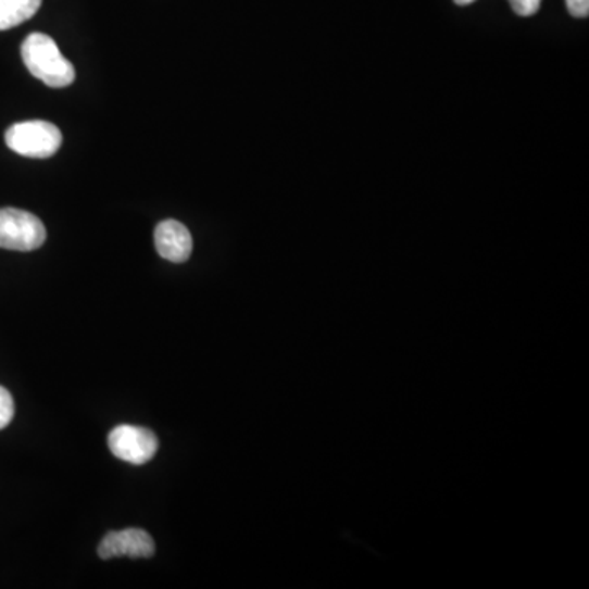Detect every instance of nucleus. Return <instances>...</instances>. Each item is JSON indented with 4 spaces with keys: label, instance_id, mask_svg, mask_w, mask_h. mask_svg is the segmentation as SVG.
Wrapping results in <instances>:
<instances>
[{
    "label": "nucleus",
    "instance_id": "obj_2",
    "mask_svg": "<svg viewBox=\"0 0 589 589\" xmlns=\"http://www.w3.org/2000/svg\"><path fill=\"white\" fill-rule=\"evenodd\" d=\"M5 142L21 156L48 160L60 150L63 135L53 123L32 120L12 125L5 133Z\"/></svg>",
    "mask_w": 589,
    "mask_h": 589
},
{
    "label": "nucleus",
    "instance_id": "obj_3",
    "mask_svg": "<svg viewBox=\"0 0 589 589\" xmlns=\"http://www.w3.org/2000/svg\"><path fill=\"white\" fill-rule=\"evenodd\" d=\"M47 241V228L34 213L17 209L0 210V248L30 252Z\"/></svg>",
    "mask_w": 589,
    "mask_h": 589
},
{
    "label": "nucleus",
    "instance_id": "obj_9",
    "mask_svg": "<svg viewBox=\"0 0 589 589\" xmlns=\"http://www.w3.org/2000/svg\"><path fill=\"white\" fill-rule=\"evenodd\" d=\"M510 4L519 17H532L539 12L542 0H510Z\"/></svg>",
    "mask_w": 589,
    "mask_h": 589
},
{
    "label": "nucleus",
    "instance_id": "obj_7",
    "mask_svg": "<svg viewBox=\"0 0 589 589\" xmlns=\"http://www.w3.org/2000/svg\"><path fill=\"white\" fill-rule=\"evenodd\" d=\"M40 8L41 0H0V32L30 21Z\"/></svg>",
    "mask_w": 589,
    "mask_h": 589
},
{
    "label": "nucleus",
    "instance_id": "obj_5",
    "mask_svg": "<svg viewBox=\"0 0 589 589\" xmlns=\"http://www.w3.org/2000/svg\"><path fill=\"white\" fill-rule=\"evenodd\" d=\"M156 552L153 537L142 529H125L120 532H109L99 546V556L102 560L129 556V559H151Z\"/></svg>",
    "mask_w": 589,
    "mask_h": 589
},
{
    "label": "nucleus",
    "instance_id": "obj_6",
    "mask_svg": "<svg viewBox=\"0 0 589 589\" xmlns=\"http://www.w3.org/2000/svg\"><path fill=\"white\" fill-rule=\"evenodd\" d=\"M154 242H156L158 254L176 264L189 261L192 254V235L187 226L176 220H166L158 225Z\"/></svg>",
    "mask_w": 589,
    "mask_h": 589
},
{
    "label": "nucleus",
    "instance_id": "obj_8",
    "mask_svg": "<svg viewBox=\"0 0 589 589\" xmlns=\"http://www.w3.org/2000/svg\"><path fill=\"white\" fill-rule=\"evenodd\" d=\"M15 404L11 391L0 387V429H5L14 419Z\"/></svg>",
    "mask_w": 589,
    "mask_h": 589
},
{
    "label": "nucleus",
    "instance_id": "obj_11",
    "mask_svg": "<svg viewBox=\"0 0 589 589\" xmlns=\"http://www.w3.org/2000/svg\"><path fill=\"white\" fill-rule=\"evenodd\" d=\"M475 0H455L458 5H471L474 4Z\"/></svg>",
    "mask_w": 589,
    "mask_h": 589
},
{
    "label": "nucleus",
    "instance_id": "obj_4",
    "mask_svg": "<svg viewBox=\"0 0 589 589\" xmlns=\"http://www.w3.org/2000/svg\"><path fill=\"white\" fill-rule=\"evenodd\" d=\"M109 448L120 461L131 465H145L156 455L160 440L153 430L122 424L110 433Z\"/></svg>",
    "mask_w": 589,
    "mask_h": 589
},
{
    "label": "nucleus",
    "instance_id": "obj_10",
    "mask_svg": "<svg viewBox=\"0 0 589 589\" xmlns=\"http://www.w3.org/2000/svg\"><path fill=\"white\" fill-rule=\"evenodd\" d=\"M566 9L576 18H586L589 15V0H565Z\"/></svg>",
    "mask_w": 589,
    "mask_h": 589
},
{
    "label": "nucleus",
    "instance_id": "obj_1",
    "mask_svg": "<svg viewBox=\"0 0 589 589\" xmlns=\"http://www.w3.org/2000/svg\"><path fill=\"white\" fill-rule=\"evenodd\" d=\"M22 60L38 80L61 89L76 79L73 64L63 57L53 38L45 34H32L22 45Z\"/></svg>",
    "mask_w": 589,
    "mask_h": 589
}]
</instances>
